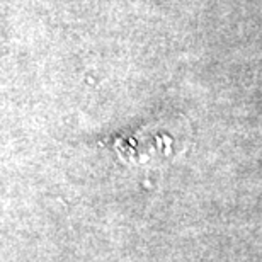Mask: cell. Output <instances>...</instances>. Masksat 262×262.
<instances>
[{"label":"cell","instance_id":"obj_1","mask_svg":"<svg viewBox=\"0 0 262 262\" xmlns=\"http://www.w3.org/2000/svg\"><path fill=\"white\" fill-rule=\"evenodd\" d=\"M118 151L124 160L148 162L151 159L169 154V145L165 146V138L155 135H136L118 143Z\"/></svg>","mask_w":262,"mask_h":262}]
</instances>
